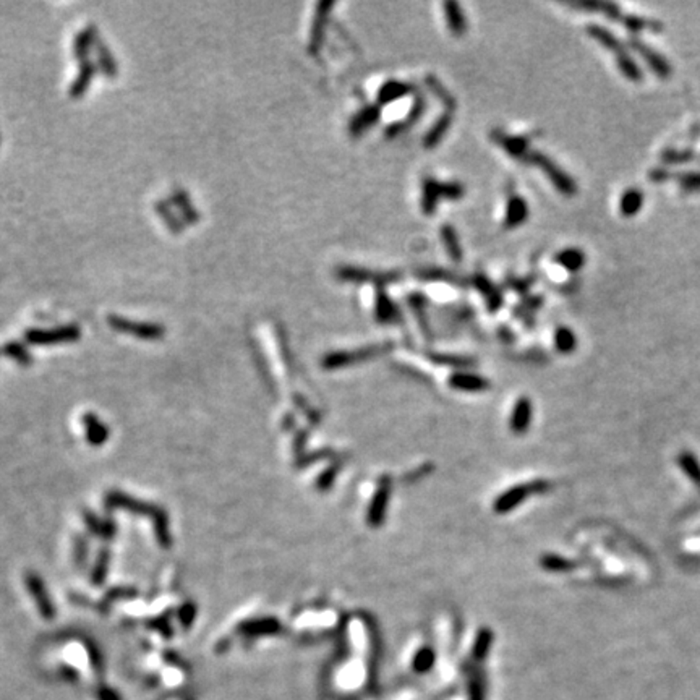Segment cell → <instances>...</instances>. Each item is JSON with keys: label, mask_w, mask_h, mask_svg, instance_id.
Masks as SVG:
<instances>
[{"label": "cell", "mask_w": 700, "mask_h": 700, "mask_svg": "<svg viewBox=\"0 0 700 700\" xmlns=\"http://www.w3.org/2000/svg\"><path fill=\"white\" fill-rule=\"evenodd\" d=\"M386 349H388V346H372V347H366V349H361L359 352H355V354H346V352H339V354H331V355H328L326 359H324V365L332 366V368H336V366H344V365H349L352 360L368 359V357L377 355L381 350H386Z\"/></svg>", "instance_id": "2e32d148"}, {"label": "cell", "mask_w": 700, "mask_h": 700, "mask_svg": "<svg viewBox=\"0 0 700 700\" xmlns=\"http://www.w3.org/2000/svg\"><path fill=\"white\" fill-rule=\"evenodd\" d=\"M332 7H334V3L332 2H319L318 3L317 12H314L313 23H312V32H310L308 52L312 55H317L319 52V49L323 48L329 15H331Z\"/></svg>", "instance_id": "277c9868"}, {"label": "cell", "mask_w": 700, "mask_h": 700, "mask_svg": "<svg viewBox=\"0 0 700 700\" xmlns=\"http://www.w3.org/2000/svg\"><path fill=\"white\" fill-rule=\"evenodd\" d=\"M587 32L597 41V43H600L603 48L614 54L619 70L623 72V75L628 78V80L636 83L642 81V70L637 67V63L634 62L632 57L628 54V50H626L624 46L621 44V41L616 38L613 32L598 25H588Z\"/></svg>", "instance_id": "6da1fadb"}, {"label": "cell", "mask_w": 700, "mask_h": 700, "mask_svg": "<svg viewBox=\"0 0 700 700\" xmlns=\"http://www.w3.org/2000/svg\"><path fill=\"white\" fill-rule=\"evenodd\" d=\"M374 318L379 323H392L399 319V310L384 289H379L374 297Z\"/></svg>", "instance_id": "9a60e30c"}, {"label": "cell", "mask_w": 700, "mask_h": 700, "mask_svg": "<svg viewBox=\"0 0 700 700\" xmlns=\"http://www.w3.org/2000/svg\"><path fill=\"white\" fill-rule=\"evenodd\" d=\"M527 414H528L527 404H523V406L519 407L517 412H516V423H514V425L521 426V428H522V426L526 425V421H527Z\"/></svg>", "instance_id": "83f0119b"}, {"label": "cell", "mask_w": 700, "mask_h": 700, "mask_svg": "<svg viewBox=\"0 0 700 700\" xmlns=\"http://www.w3.org/2000/svg\"><path fill=\"white\" fill-rule=\"evenodd\" d=\"M642 203H643V197H642L641 190H634V188L628 190V192L623 194V198H621V203H619L621 212L628 217L637 214V212L641 211Z\"/></svg>", "instance_id": "ffe728a7"}, {"label": "cell", "mask_w": 700, "mask_h": 700, "mask_svg": "<svg viewBox=\"0 0 700 700\" xmlns=\"http://www.w3.org/2000/svg\"><path fill=\"white\" fill-rule=\"evenodd\" d=\"M443 8L449 31H451L454 36H462L463 32L467 31V21L461 10V6H459L457 2H444Z\"/></svg>", "instance_id": "e0dca14e"}, {"label": "cell", "mask_w": 700, "mask_h": 700, "mask_svg": "<svg viewBox=\"0 0 700 700\" xmlns=\"http://www.w3.org/2000/svg\"><path fill=\"white\" fill-rule=\"evenodd\" d=\"M491 140H493L496 145L501 146L504 151L508 152L511 157H516V159L523 161L528 152V143H530V137H522V135H506V133L499 132V130H494L491 133Z\"/></svg>", "instance_id": "8992f818"}, {"label": "cell", "mask_w": 700, "mask_h": 700, "mask_svg": "<svg viewBox=\"0 0 700 700\" xmlns=\"http://www.w3.org/2000/svg\"><path fill=\"white\" fill-rule=\"evenodd\" d=\"M679 183L681 187L688 192H699L700 190V174L697 172H689V174H681L679 175Z\"/></svg>", "instance_id": "cb8c5ba5"}, {"label": "cell", "mask_w": 700, "mask_h": 700, "mask_svg": "<svg viewBox=\"0 0 700 700\" xmlns=\"http://www.w3.org/2000/svg\"><path fill=\"white\" fill-rule=\"evenodd\" d=\"M425 81H426V86H428L431 90V92H433V94L437 96L444 106H446V110H456V99H454V96L451 94V92H449L446 88H444L441 83L437 80V77L428 75L425 78Z\"/></svg>", "instance_id": "44dd1931"}, {"label": "cell", "mask_w": 700, "mask_h": 700, "mask_svg": "<svg viewBox=\"0 0 700 700\" xmlns=\"http://www.w3.org/2000/svg\"><path fill=\"white\" fill-rule=\"evenodd\" d=\"M452 115L454 110H444V112L434 120V123L431 125L428 132H426V135L423 137V146L426 150H433V148H437L439 143L443 141V138L446 137V133L449 132V128H451L454 119Z\"/></svg>", "instance_id": "9c48e42d"}, {"label": "cell", "mask_w": 700, "mask_h": 700, "mask_svg": "<svg viewBox=\"0 0 700 700\" xmlns=\"http://www.w3.org/2000/svg\"><path fill=\"white\" fill-rule=\"evenodd\" d=\"M509 287L516 292L527 290L530 287V277H527V279H511L509 281Z\"/></svg>", "instance_id": "4316f807"}, {"label": "cell", "mask_w": 700, "mask_h": 700, "mask_svg": "<svg viewBox=\"0 0 700 700\" xmlns=\"http://www.w3.org/2000/svg\"><path fill=\"white\" fill-rule=\"evenodd\" d=\"M472 286H474L475 289L479 290L481 295H483L486 307H488L491 313H494L496 310L501 307L503 305L501 292H499V289L494 284H491V281L488 279V277L483 276V274H475L474 277H472Z\"/></svg>", "instance_id": "7c38bea8"}, {"label": "cell", "mask_w": 700, "mask_h": 700, "mask_svg": "<svg viewBox=\"0 0 700 700\" xmlns=\"http://www.w3.org/2000/svg\"><path fill=\"white\" fill-rule=\"evenodd\" d=\"M663 159L666 162H686L692 159V156L686 154V152H666V154L663 156Z\"/></svg>", "instance_id": "484cf974"}, {"label": "cell", "mask_w": 700, "mask_h": 700, "mask_svg": "<svg viewBox=\"0 0 700 700\" xmlns=\"http://www.w3.org/2000/svg\"><path fill=\"white\" fill-rule=\"evenodd\" d=\"M412 92H414V86H412L410 83L399 81V80H389V81L384 83L381 88H379L378 106L381 108V106L391 104V103H394V101L404 99V97L412 94Z\"/></svg>", "instance_id": "30bf717a"}, {"label": "cell", "mask_w": 700, "mask_h": 700, "mask_svg": "<svg viewBox=\"0 0 700 700\" xmlns=\"http://www.w3.org/2000/svg\"><path fill=\"white\" fill-rule=\"evenodd\" d=\"M417 277H420V279L423 281H441L451 282V284H463L462 277H459L451 271L438 270V268H433V270H420L417 272Z\"/></svg>", "instance_id": "7402d4cb"}, {"label": "cell", "mask_w": 700, "mask_h": 700, "mask_svg": "<svg viewBox=\"0 0 700 700\" xmlns=\"http://www.w3.org/2000/svg\"><path fill=\"white\" fill-rule=\"evenodd\" d=\"M452 384H456L459 388H467V389H479L483 386V381L480 378L472 377V374H457L456 378L452 379Z\"/></svg>", "instance_id": "d4e9b609"}, {"label": "cell", "mask_w": 700, "mask_h": 700, "mask_svg": "<svg viewBox=\"0 0 700 700\" xmlns=\"http://www.w3.org/2000/svg\"><path fill=\"white\" fill-rule=\"evenodd\" d=\"M439 234H441V240L444 243V248H446V252L449 257H451V259L454 263H461L462 259V248H461V240H459L457 237V232L456 229H454L452 226H443L441 230H439Z\"/></svg>", "instance_id": "ac0fdd59"}, {"label": "cell", "mask_w": 700, "mask_h": 700, "mask_svg": "<svg viewBox=\"0 0 700 700\" xmlns=\"http://www.w3.org/2000/svg\"><path fill=\"white\" fill-rule=\"evenodd\" d=\"M554 261L558 263L559 266H563L564 270L576 272V271L581 270L583 264H586V254H583L581 250H577V248H566V250H563V252H559L558 254H556Z\"/></svg>", "instance_id": "d6986e66"}, {"label": "cell", "mask_w": 700, "mask_h": 700, "mask_svg": "<svg viewBox=\"0 0 700 700\" xmlns=\"http://www.w3.org/2000/svg\"><path fill=\"white\" fill-rule=\"evenodd\" d=\"M629 46L636 50V52L641 55L643 60H646V62L648 63V67L652 68V72L657 73L658 77L668 78L671 75V67H670L668 60L663 57L661 54L655 52V50H653L652 48H648L647 44H643L642 41L637 39V38H630Z\"/></svg>", "instance_id": "5b68a950"}, {"label": "cell", "mask_w": 700, "mask_h": 700, "mask_svg": "<svg viewBox=\"0 0 700 700\" xmlns=\"http://www.w3.org/2000/svg\"><path fill=\"white\" fill-rule=\"evenodd\" d=\"M554 344L561 352H572L574 347H576V337H574V332L568 328L558 329L554 334Z\"/></svg>", "instance_id": "603a6c76"}, {"label": "cell", "mask_w": 700, "mask_h": 700, "mask_svg": "<svg viewBox=\"0 0 700 700\" xmlns=\"http://www.w3.org/2000/svg\"><path fill=\"white\" fill-rule=\"evenodd\" d=\"M528 217V205L527 201L519 194H514L508 199L506 214H504V227L506 229H516L521 227Z\"/></svg>", "instance_id": "8fae6325"}, {"label": "cell", "mask_w": 700, "mask_h": 700, "mask_svg": "<svg viewBox=\"0 0 700 700\" xmlns=\"http://www.w3.org/2000/svg\"><path fill=\"white\" fill-rule=\"evenodd\" d=\"M425 108H426L425 99L421 96H419L415 99V103L412 104V108L409 110V114L406 115V119L399 120V122L389 125V127L386 128V137L394 138V137L401 135L402 132H406V130H409L410 127H414V125L420 120L421 115H423Z\"/></svg>", "instance_id": "4fadbf2b"}, {"label": "cell", "mask_w": 700, "mask_h": 700, "mask_svg": "<svg viewBox=\"0 0 700 700\" xmlns=\"http://www.w3.org/2000/svg\"><path fill=\"white\" fill-rule=\"evenodd\" d=\"M379 117H381V108H379L378 104L366 106V108H363L360 112H357L354 117H352L349 123V133L352 137L363 135V133L368 132L373 125H377L379 122Z\"/></svg>", "instance_id": "52a82bcc"}, {"label": "cell", "mask_w": 700, "mask_h": 700, "mask_svg": "<svg viewBox=\"0 0 700 700\" xmlns=\"http://www.w3.org/2000/svg\"><path fill=\"white\" fill-rule=\"evenodd\" d=\"M569 6L576 7V8H582V10L601 13V15H605L606 18H610V20H613V21L623 23L624 17H626L624 13L619 10V7L616 6V3H611V2H600V0H583V2H569Z\"/></svg>", "instance_id": "5bb4252c"}, {"label": "cell", "mask_w": 700, "mask_h": 700, "mask_svg": "<svg viewBox=\"0 0 700 700\" xmlns=\"http://www.w3.org/2000/svg\"><path fill=\"white\" fill-rule=\"evenodd\" d=\"M439 201H443L441 182L431 177L425 179L423 183H421V199H420L421 212H423L425 216H431L437 211Z\"/></svg>", "instance_id": "ba28073f"}, {"label": "cell", "mask_w": 700, "mask_h": 700, "mask_svg": "<svg viewBox=\"0 0 700 700\" xmlns=\"http://www.w3.org/2000/svg\"><path fill=\"white\" fill-rule=\"evenodd\" d=\"M523 162H528V164L537 166V168L543 170V174H546V177H548L550 182L553 183V187L556 190H559L564 197H574V194H576L577 185L572 180V177H569L554 161H551L548 156L543 154V152L530 151L526 157H523Z\"/></svg>", "instance_id": "7a4b0ae2"}, {"label": "cell", "mask_w": 700, "mask_h": 700, "mask_svg": "<svg viewBox=\"0 0 700 700\" xmlns=\"http://www.w3.org/2000/svg\"><path fill=\"white\" fill-rule=\"evenodd\" d=\"M336 276L344 282H370L384 289V286L399 281L401 272L399 271H373L366 268L357 266H342L336 271Z\"/></svg>", "instance_id": "3957f363"}]
</instances>
